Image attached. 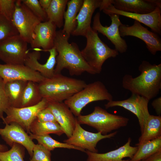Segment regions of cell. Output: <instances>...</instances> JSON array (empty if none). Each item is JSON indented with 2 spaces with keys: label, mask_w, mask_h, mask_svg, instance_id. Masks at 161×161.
<instances>
[{
  "label": "cell",
  "mask_w": 161,
  "mask_h": 161,
  "mask_svg": "<svg viewBox=\"0 0 161 161\" xmlns=\"http://www.w3.org/2000/svg\"><path fill=\"white\" fill-rule=\"evenodd\" d=\"M69 39L61 30L57 31L54 41V47L58 52L54 74L61 73L66 69L71 76L80 75L85 72L96 74L84 59L77 44L69 43Z\"/></svg>",
  "instance_id": "1"
},
{
  "label": "cell",
  "mask_w": 161,
  "mask_h": 161,
  "mask_svg": "<svg viewBox=\"0 0 161 161\" xmlns=\"http://www.w3.org/2000/svg\"><path fill=\"white\" fill-rule=\"evenodd\" d=\"M140 74L136 77L126 74L122 81L123 87L132 94L149 101L157 96L161 89V64H152L143 61L138 67Z\"/></svg>",
  "instance_id": "2"
},
{
  "label": "cell",
  "mask_w": 161,
  "mask_h": 161,
  "mask_svg": "<svg viewBox=\"0 0 161 161\" xmlns=\"http://www.w3.org/2000/svg\"><path fill=\"white\" fill-rule=\"evenodd\" d=\"M42 98L49 102H61L83 89L87 85L83 80L55 74L38 83Z\"/></svg>",
  "instance_id": "3"
},
{
  "label": "cell",
  "mask_w": 161,
  "mask_h": 161,
  "mask_svg": "<svg viewBox=\"0 0 161 161\" xmlns=\"http://www.w3.org/2000/svg\"><path fill=\"white\" fill-rule=\"evenodd\" d=\"M86 44L81 52L84 59L96 74L101 72L105 61L117 56L119 52L115 49L110 48L99 38L98 32L92 27L85 37Z\"/></svg>",
  "instance_id": "4"
},
{
  "label": "cell",
  "mask_w": 161,
  "mask_h": 161,
  "mask_svg": "<svg viewBox=\"0 0 161 161\" xmlns=\"http://www.w3.org/2000/svg\"><path fill=\"white\" fill-rule=\"evenodd\" d=\"M113 97L101 81H97L88 84L81 90L64 101L74 115H80L82 109L92 102L112 100Z\"/></svg>",
  "instance_id": "5"
},
{
  "label": "cell",
  "mask_w": 161,
  "mask_h": 161,
  "mask_svg": "<svg viewBox=\"0 0 161 161\" xmlns=\"http://www.w3.org/2000/svg\"><path fill=\"white\" fill-rule=\"evenodd\" d=\"M77 118L80 124L91 126L104 135L126 126L129 120L128 118L109 113L99 106H95L91 113L80 115Z\"/></svg>",
  "instance_id": "6"
},
{
  "label": "cell",
  "mask_w": 161,
  "mask_h": 161,
  "mask_svg": "<svg viewBox=\"0 0 161 161\" xmlns=\"http://www.w3.org/2000/svg\"><path fill=\"white\" fill-rule=\"evenodd\" d=\"M12 21L20 37L30 44L33 38L35 28L42 22L20 0H16Z\"/></svg>",
  "instance_id": "7"
},
{
  "label": "cell",
  "mask_w": 161,
  "mask_h": 161,
  "mask_svg": "<svg viewBox=\"0 0 161 161\" xmlns=\"http://www.w3.org/2000/svg\"><path fill=\"white\" fill-rule=\"evenodd\" d=\"M48 102L42 98L37 104L30 106L17 108L10 106L5 113L6 116L2 120L4 123H16L30 133V128L33 122L36 119L38 113L47 106Z\"/></svg>",
  "instance_id": "8"
},
{
  "label": "cell",
  "mask_w": 161,
  "mask_h": 161,
  "mask_svg": "<svg viewBox=\"0 0 161 161\" xmlns=\"http://www.w3.org/2000/svg\"><path fill=\"white\" fill-rule=\"evenodd\" d=\"M99 9L108 15L116 14L134 19L149 27L152 32L161 34V7H157L148 13L136 14L118 10L111 3L110 0H102Z\"/></svg>",
  "instance_id": "9"
},
{
  "label": "cell",
  "mask_w": 161,
  "mask_h": 161,
  "mask_svg": "<svg viewBox=\"0 0 161 161\" xmlns=\"http://www.w3.org/2000/svg\"><path fill=\"white\" fill-rule=\"evenodd\" d=\"M27 43L19 35L0 43V59L5 64H24L28 50Z\"/></svg>",
  "instance_id": "10"
},
{
  "label": "cell",
  "mask_w": 161,
  "mask_h": 161,
  "mask_svg": "<svg viewBox=\"0 0 161 161\" xmlns=\"http://www.w3.org/2000/svg\"><path fill=\"white\" fill-rule=\"evenodd\" d=\"M117 131L104 135L100 132L93 133L83 129L76 120L75 129L71 136L64 140V143L72 145L84 150L95 153H98L96 146L101 140L110 138L114 136Z\"/></svg>",
  "instance_id": "11"
},
{
  "label": "cell",
  "mask_w": 161,
  "mask_h": 161,
  "mask_svg": "<svg viewBox=\"0 0 161 161\" xmlns=\"http://www.w3.org/2000/svg\"><path fill=\"white\" fill-rule=\"evenodd\" d=\"M110 18L111 23L109 26H103L100 21V13L97 12L93 17L92 28L106 36L114 45L115 49L118 52L123 53L126 52L128 46L126 41L120 36L119 27L122 24L119 16L116 14L108 15Z\"/></svg>",
  "instance_id": "12"
},
{
  "label": "cell",
  "mask_w": 161,
  "mask_h": 161,
  "mask_svg": "<svg viewBox=\"0 0 161 161\" xmlns=\"http://www.w3.org/2000/svg\"><path fill=\"white\" fill-rule=\"evenodd\" d=\"M119 31L121 37L132 36L142 40L153 55L161 51V39L158 34L149 30L137 21L135 20L131 26L122 24L119 27Z\"/></svg>",
  "instance_id": "13"
},
{
  "label": "cell",
  "mask_w": 161,
  "mask_h": 161,
  "mask_svg": "<svg viewBox=\"0 0 161 161\" xmlns=\"http://www.w3.org/2000/svg\"><path fill=\"white\" fill-rule=\"evenodd\" d=\"M149 100L140 95L132 94L128 98L122 100H112L105 104L106 109L120 106L130 111L137 117L140 127L141 134L150 115L148 110Z\"/></svg>",
  "instance_id": "14"
},
{
  "label": "cell",
  "mask_w": 161,
  "mask_h": 161,
  "mask_svg": "<svg viewBox=\"0 0 161 161\" xmlns=\"http://www.w3.org/2000/svg\"><path fill=\"white\" fill-rule=\"evenodd\" d=\"M0 77L5 83L18 80L39 83L45 78L39 72L31 69L24 64H0Z\"/></svg>",
  "instance_id": "15"
},
{
  "label": "cell",
  "mask_w": 161,
  "mask_h": 161,
  "mask_svg": "<svg viewBox=\"0 0 161 161\" xmlns=\"http://www.w3.org/2000/svg\"><path fill=\"white\" fill-rule=\"evenodd\" d=\"M49 55L46 62L42 64L38 60L41 56L40 51L39 49L27 53L24 65L31 69L39 72L45 78H50L55 74V67L56 64V58L58 52L55 47L47 51Z\"/></svg>",
  "instance_id": "16"
},
{
  "label": "cell",
  "mask_w": 161,
  "mask_h": 161,
  "mask_svg": "<svg viewBox=\"0 0 161 161\" xmlns=\"http://www.w3.org/2000/svg\"><path fill=\"white\" fill-rule=\"evenodd\" d=\"M56 25L51 21L41 22L36 26L33 39L30 44L34 50L41 47L40 51H47L54 47V41L56 35Z\"/></svg>",
  "instance_id": "17"
},
{
  "label": "cell",
  "mask_w": 161,
  "mask_h": 161,
  "mask_svg": "<svg viewBox=\"0 0 161 161\" xmlns=\"http://www.w3.org/2000/svg\"><path fill=\"white\" fill-rule=\"evenodd\" d=\"M6 124L4 128H0V135L7 143L12 146L14 143L23 145L31 157L32 156L35 144L24 129L16 123Z\"/></svg>",
  "instance_id": "18"
},
{
  "label": "cell",
  "mask_w": 161,
  "mask_h": 161,
  "mask_svg": "<svg viewBox=\"0 0 161 161\" xmlns=\"http://www.w3.org/2000/svg\"><path fill=\"white\" fill-rule=\"evenodd\" d=\"M47 107L62 128L68 138L70 137L75 129L77 118L64 103L49 102Z\"/></svg>",
  "instance_id": "19"
},
{
  "label": "cell",
  "mask_w": 161,
  "mask_h": 161,
  "mask_svg": "<svg viewBox=\"0 0 161 161\" xmlns=\"http://www.w3.org/2000/svg\"><path fill=\"white\" fill-rule=\"evenodd\" d=\"M116 9L136 14H147L161 7V0H110Z\"/></svg>",
  "instance_id": "20"
},
{
  "label": "cell",
  "mask_w": 161,
  "mask_h": 161,
  "mask_svg": "<svg viewBox=\"0 0 161 161\" xmlns=\"http://www.w3.org/2000/svg\"><path fill=\"white\" fill-rule=\"evenodd\" d=\"M131 140L129 138L127 142L117 149L104 153H98L87 150L85 153L87 157V161H129L123 160L124 158L131 159L138 149L137 146L130 145Z\"/></svg>",
  "instance_id": "21"
},
{
  "label": "cell",
  "mask_w": 161,
  "mask_h": 161,
  "mask_svg": "<svg viewBox=\"0 0 161 161\" xmlns=\"http://www.w3.org/2000/svg\"><path fill=\"white\" fill-rule=\"evenodd\" d=\"M101 0H83L82 6L76 17V27L72 35L85 37L91 24L92 15L99 8Z\"/></svg>",
  "instance_id": "22"
},
{
  "label": "cell",
  "mask_w": 161,
  "mask_h": 161,
  "mask_svg": "<svg viewBox=\"0 0 161 161\" xmlns=\"http://www.w3.org/2000/svg\"><path fill=\"white\" fill-rule=\"evenodd\" d=\"M83 1V0H70L67 3V9L64 15V27L61 31L69 38L76 27V17Z\"/></svg>",
  "instance_id": "23"
},
{
  "label": "cell",
  "mask_w": 161,
  "mask_h": 161,
  "mask_svg": "<svg viewBox=\"0 0 161 161\" xmlns=\"http://www.w3.org/2000/svg\"><path fill=\"white\" fill-rule=\"evenodd\" d=\"M161 137V117L150 114L137 146Z\"/></svg>",
  "instance_id": "24"
},
{
  "label": "cell",
  "mask_w": 161,
  "mask_h": 161,
  "mask_svg": "<svg viewBox=\"0 0 161 161\" xmlns=\"http://www.w3.org/2000/svg\"><path fill=\"white\" fill-rule=\"evenodd\" d=\"M28 81L18 80L5 83V92L10 106L20 107L22 95Z\"/></svg>",
  "instance_id": "25"
},
{
  "label": "cell",
  "mask_w": 161,
  "mask_h": 161,
  "mask_svg": "<svg viewBox=\"0 0 161 161\" xmlns=\"http://www.w3.org/2000/svg\"><path fill=\"white\" fill-rule=\"evenodd\" d=\"M68 0H52L50 5L45 11L48 21L54 24L57 27L64 25V15Z\"/></svg>",
  "instance_id": "26"
},
{
  "label": "cell",
  "mask_w": 161,
  "mask_h": 161,
  "mask_svg": "<svg viewBox=\"0 0 161 161\" xmlns=\"http://www.w3.org/2000/svg\"><path fill=\"white\" fill-rule=\"evenodd\" d=\"M42 99L38 83L28 81L22 95L19 108L35 105Z\"/></svg>",
  "instance_id": "27"
},
{
  "label": "cell",
  "mask_w": 161,
  "mask_h": 161,
  "mask_svg": "<svg viewBox=\"0 0 161 161\" xmlns=\"http://www.w3.org/2000/svg\"><path fill=\"white\" fill-rule=\"evenodd\" d=\"M138 149L129 161H140L161 150V137L137 146Z\"/></svg>",
  "instance_id": "28"
},
{
  "label": "cell",
  "mask_w": 161,
  "mask_h": 161,
  "mask_svg": "<svg viewBox=\"0 0 161 161\" xmlns=\"http://www.w3.org/2000/svg\"><path fill=\"white\" fill-rule=\"evenodd\" d=\"M32 134L39 135L53 134L60 136L64 131L58 122H41L36 119L32 123L30 128Z\"/></svg>",
  "instance_id": "29"
},
{
  "label": "cell",
  "mask_w": 161,
  "mask_h": 161,
  "mask_svg": "<svg viewBox=\"0 0 161 161\" xmlns=\"http://www.w3.org/2000/svg\"><path fill=\"white\" fill-rule=\"evenodd\" d=\"M30 136L32 139L37 140L38 144L43 146L51 151L57 148H63L74 149L82 152H86V150L82 148L70 145L65 143H61L53 139L49 134L39 135L30 133Z\"/></svg>",
  "instance_id": "30"
},
{
  "label": "cell",
  "mask_w": 161,
  "mask_h": 161,
  "mask_svg": "<svg viewBox=\"0 0 161 161\" xmlns=\"http://www.w3.org/2000/svg\"><path fill=\"white\" fill-rule=\"evenodd\" d=\"M18 35V32L12 21L0 13V43Z\"/></svg>",
  "instance_id": "31"
},
{
  "label": "cell",
  "mask_w": 161,
  "mask_h": 161,
  "mask_svg": "<svg viewBox=\"0 0 161 161\" xmlns=\"http://www.w3.org/2000/svg\"><path fill=\"white\" fill-rule=\"evenodd\" d=\"M24 154L16 143H14L10 150L0 151L1 161H24Z\"/></svg>",
  "instance_id": "32"
},
{
  "label": "cell",
  "mask_w": 161,
  "mask_h": 161,
  "mask_svg": "<svg viewBox=\"0 0 161 161\" xmlns=\"http://www.w3.org/2000/svg\"><path fill=\"white\" fill-rule=\"evenodd\" d=\"M24 4L42 22L48 21L45 11L41 6L38 0H22Z\"/></svg>",
  "instance_id": "33"
},
{
  "label": "cell",
  "mask_w": 161,
  "mask_h": 161,
  "mask_svg": "<svg viewBox=\"0 0 161 161\" xmlns=\"http://www.w3.org/2000/svg\"><path fill=\"white\" fill-rule=\"evenodd\" d=\"M50 151L42 145L35 144L33 153L30 161H51Z\"/></svg>",
  "instance_id": "34"
},
{
  "label": "cell",
  "mask_w": 161,
  "mask_h": 161,
  "mask_svg": "<svg viewBox=\"0 0 161 161\" xmlns=\"http://www.w3.org/2000/svg\"><path fill=\"white\" fill-rule=\"evenodd\" d=\"M16 0H0V13L12 21L16 9Z\"/></svg>",
  "instance_id": "35"
},
{
  "label": "cell",
  "mask_w": 161,
  "mask_h": 161,
  "mask_svg": "<svg viewBox=\"0 0 161 161\" xmlns=\"http://www.w3.org/2000/svg\"><path fill=\"white\" fill-rule=\"evenodd\" d=\"M5 83L0 77V118L2 119L4 117L3 114L5 113L10 105L6 95L5 90Z\"/></svg>",
  "instance_id": "36"
},
{
  "label": "cell",
  "mask_w": 161,
  "mask_h": 161,
  "mask_svg": "<svg viewBox=\"0 0 161 161\" xmlns=\"http://www.w3.org/2000/svg\"><path fill=\"white\" fill-rule=\"evenodd\" d=\"M36 120L41 122H57L53 114L47 106L41 110L38 113Z\"/></svg>",
  "instance_id": "37"
},
{
  "label": "cell",
  "mask_w": 161,
  "mask_h": 161,
  "mask_svg": "<svg viewBox=\"0 0 161 161\" xmlns=\"http://www.w3.org/2000/svg\"><path fill=\"white\" fill-rule=\"evenodd\" d=\"M151 105L155 109L158 115L161 114V97H160L154 99L152 102Z\"/></svg>",
  "instance_id": "38"
},
{
  "label": "cell",
  "mask_w": 161,
  "mask_h": 161,
  "mask_svg": "<svg viewBox=\"0 0 161 161\" xmlns=\"http://www.w3.org/2000/svg\"><path fill=\"white\" fill-rule=\"evenodd\" d=\"M144 160L145 161H161V150L153 154Z\"/></svg>",
  "instance_id": "39"
},
{
  "label": "cell",
  "mask_w": 161,
  "mask_h": 161,
  "mask_svg": "<svg viewBox=\"0 0 161 161\" xmlns=\"http://www.w3.org/2000/svg\"><path fill=\"white\" fill-rule=\"evenodd\" d=\"M52 0H39V2L42 8L45 10L49 7Z\"/></svg>",
  "instance_id": "40"
},
{
  "label": "cell",
  "mask_w": 161,
  "mask_h": 161,
  "mask_svg": "<svg viewBox=\"0 0 161 161\" xmlns=\"http://www.w3.org/2000/svg\"><path fill=\"white\" fill-rule=\"evenodd\" d=\"M7 148L4 145L0 144V151L4 152L6 151Z\"/></svg>",
  "instance_id": "41"
},
{
  "label": "cell",
  "mask_w": 161,
  "mask_h": 161,
  "mask_svg": "<svg viewBox=\"0 0 161 161\" xmlns=\"http://www.w3.org/2000/svg\"><path fill=\"white\" fill-rule=\"evenodd\" d=\"M140 161H145L144 160H140Z\"/></svg>",
  "instance_id": "42"
},
{
  "label": "cell",
  "mask_w": 161,
  "mask_h": 161,
  "mask_svg": "<svg viewBox=\"0 0 161 161\" xmlns=\"http://www.w3.org/2000/svg\"><path fill=\"white\" fill-rule=\"evenodd\" d=\"M0 161H1L0 160Z\"/></svg>",
  "instance_id": "43"
}]
</instances>
